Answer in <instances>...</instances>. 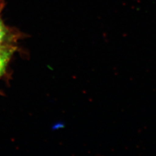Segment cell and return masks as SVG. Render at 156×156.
<instances>
[{
  "label": "cell",
  "instance_id": "6da1fadb",
  "mask_svg": "<svg viewBox=\"0 0 156 156\" xmlns=\"http://www.w3.org/2000/svg\"><path fill=\"white\" fill-rule=\"evenodd\" d=\"M15 51V48L12 44L0 46V77L5 72L9 61Z\"/></svg>",
  "mask_w": 156,
  "mask_h": 156
},
{
  "label": "cell",
  "instance_id": "7a4b0ae2",
  "mask_svg": "<svg viewBox=\"0 0 156 156\" xmlns=\"http://www.w3.org/2000/svg\"><path fill=\"white\" fill-rule=\"evenodd\" d=\"M12 37L7 28L0 18V46L12 44Z\"/></svg>",
  "mask_w": 156,
  "mask_h": 156
}]
</instances>
